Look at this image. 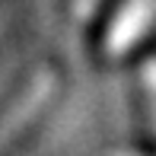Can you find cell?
<instances>
[{
    "label": "cell",
    "mask_w": 156,
    "mask_h": 156,
    "mask_svg": "<svg viewBox=\"0 0 156 156\" xmlns=\"http://www.w3.org/2000/svg\"><path fill=\"white\" fill-rule=\"evenodd\" d=\"M156 19V0H127L121 6V13L115 16L108 29V38H105V51L108 54H124L127 48H134L144 32L153 26Z\"/></svg>",
    "instance_id": "cell-1"
},
{
    "label": "cell",
    "mask_w": 156,
    "mask_h": 156,
    "mask_svg": "<svg viewBox=\"0 0 156 156\" xmlns=\"http://www.w3.org/2000/svg\"><path fill=\"white\" fill-rule=\"evenodd\" d=\"M51 93H54V76L51 73H38L32 80V86L26 89L3 115H0V150H3V147L10 144V140L16 137L35 115H38V108L51 99Z\"/></svg>",
    "instance_id": "cell-2"
},
{
    "label": "cell",
    "mask_w": 156,
    "mask_h": 156,
    "mask_svg": "<svg viewBox=\"0 0 156 156\" xmlns=\"http://www.w3.org/2000/svg\"><path fill=\"white\" fill-rule=\"evenodd\" d=\"M144 83H147V93H150L153 121H156V61H150V64H147V70H144Z\"/></svg>",
    "instance_id": "cell-3"
},
{
    "label": "cell",
    "mask_w": 156,
    "mask_h": 156,
    "mask_svg": "<svg viewBox=\"0 0 156 156\" xmlns=\"http://www.w3.org/2000/svg\"><path fill=\"white\" fill-rule=\"evenodd\" d=\"M96 6H99V0H76V3H73L76 19H86V16H93V13H96Z\"/></svg>",
    "instance_id": "cell-4"
}]
</instances>
